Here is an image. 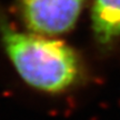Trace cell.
Instances as JSON below:
<instances>
[{
  "label": "cell",
  "instance_id": "cell-1",
  "mask_svg": "<svg viewBox=\"0 0 120 120\" xmlns=\"http://www.w3.org/2000/svg\"><path fill=\"white\" fill-rule=\"evenodd\" d=\"M0 37L6 53L21 79L34 89L60 94L79 77V60L66 42L12 29L0 16Z\"/></svg>",
  "mask_w": 120,
  "mask_h": 120
},
{
  "label": "cell",
  "instance_id": "cell-3",
  "mask_svg": "<svg viewBox=\"0 0 120 120\" xmlns=\"http://www.w3.org/2000/svg\"><path fill=\"white\" fill-rule=\"evenodd\" d=\"M91 22L97 42H113L120 37V0H94Z\"/></svg>",
  "mask_w": 120,
  "mask_h": 120
},
{
  "label": "cell",
  "instance_id": "cell-2",
  "mask_svg": "<svg viewBox=\"0 0 120 120\" xmlns=\"http://www.w3.org/2000/svg\"><path fill=\"white\" fill-rule=\"evenodd\" d=\"M86 0H19V13L38 34H61L73 28Z\"/></svg>",
  "mask_w": 120,
  "mask_h": 120
}]
</instances>
